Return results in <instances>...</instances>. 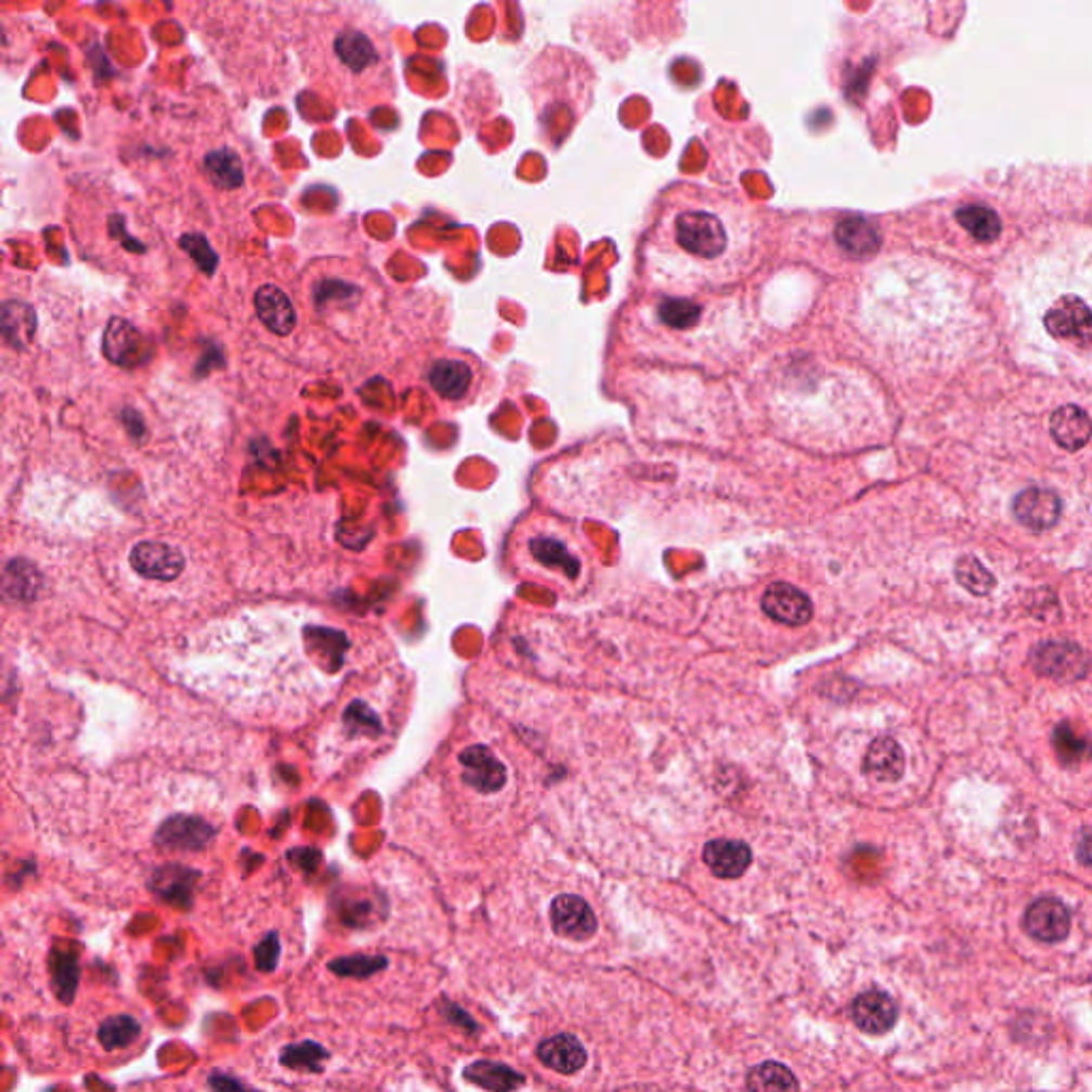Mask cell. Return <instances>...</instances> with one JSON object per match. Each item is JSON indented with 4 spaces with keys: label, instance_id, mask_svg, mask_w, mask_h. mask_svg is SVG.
<instances>
[{
    "label": "cell",
    "instance_id": "4fadbf2b",
    "mask_svg": "<svg viewBox=\"0 0 1092 1092\" xmlns=\"http://www.w3.org/2000/svg\"><path fill=\"white\" fill-rule=\"evenodd\" d=\"M255 306H257V314H259L261 323L275 336H288L295 329V323H297L295 308H292L290 299L284 295V290H280L277 286H272V284L261 286L257 290Z\"/></svg>",
    "mask_w": 1092,
    "mask_h": 1092
},
{
    "label": "cell",
    "instance_id": "30bf717a",
    "mask_svg": "<svg viewBox=\"0 0 1092 1092\" xmlns=\"http://www.w3.org/2000/svg\"><path fill=\"white\" fill-rule=\"evenodd\" d=\"M851 1018L862 1032L884 1035L898 1020V1010L889 994L882 990H869L856 997Z\"/></svg>",
    "mask_w": 1092,
    "mask_h": 1092
},
{
    "label": "cell",
    "instance_id": "d4e9b609",
    "mask_svg": "<svg viewBox=\"0 0 1092 1092\" xmlns=\"http://www.w3.org/2000/svg\"><path fill=\"white\" fill-rule=\"evenodd\" d=\"M748 1091L750 1092H798V1080L796 1076L781 1063H762L753 1067L748 1076Z\"/></svg>",
    "mask_w": 1092,
    "mask_h": 1092
},
{
    "label": "cell",
    "instance_id": "6da1fadb",
    "mask_svg": "<svg viewBox=\"0 0 1092 1092\" xmlns=\"http://www.w3.org/2000/svg\"><path fill=\"white\" fill-rule=\"evenodd\" d=\"M1024 325L1092 374V237H1056L1018 263Z\"/></svg>",
    "mask_w": 1092,
    "mask_h": 1092
},
{
    "label": "cell",
    "instance_id": "f546056e",
    "mask_svg": "<svg viewBox=\"0 0 1092 1092\" xmlns=\"http://www.w3.org/2000/svg\"><path fill=\"white\" fill-rule=\"evenodd\" d=\"M389 966V958L385 954H350L338 955L327 962V968L338 977L350 979H367Z\"/></svg>",
    "mask_w": 1092,
    "mask_h": 1092
},
{
    "label": "cell",
    "instance_id": "4dcf8cb0",
    "mask_svg": "<svg viewBox=\"0 0 1092 1092\" xmlns=\"http://www.w3.org/2000/svg\"><path fill=\"white\" fill-rule=\"evenodd\" d=\"M954 572L960 587H964L973 596H988L997 585L992 572L973 555L960 557L955 561Z\"/></svg>",
    "mask_w": 1092,
    "mask_h": 1092
},
{
    "label": "cell",
    "instance_id": "cb8c5ba5",
    "mask_svg": "<svg viewBox=\"0 0 1092 1092\" xmlns=\"http://www.w3.org/2000/svg\"><path fill=\"white\" fill-rule=\"evenodd\" d=\"M334 52H336L341 65L354 70V73L363 70L378 61L376 48L369 41V37H365L363 32H354V30H346V32L338 35Z\"/></svg>",
    "mask_w": 1092,
    "mask_h": 1092
},
{
    "label": "cell",
    "instance_id": "836d02e7",
    "mask_svg": "<svg viewBox=\"0 0 1092 1092\" xmlns=\"http://www.w3.org/2000/svg\"><path fill=\"white\" fill-rule=\"evenodd\" d=\"M282 946H280V935L273 931L268 933L257 946H255V964L261 973H273L280 964Z\"/></svg>",
    "mask_w": 1092,
    "mask_h": 1092
},
{
    "label": "cell",
    "instance_id": "4316f807",
    "mask_svg": "<svg viewBox=\"0 0 1092 1092\" xmlns=\"http://www.w3.org/2000/svg\"><path fill=\"white\" fill-rule=\"evenodd\" d=\"M1052 748L1061 764L1065 766H1076L1092 757V743L1080 734L1071 724H1061L1056 726L1052 734Z\"/></svg>",
    "mask_w": 1092,
    "mask_h": 1092
},
{
    "label": "cell",
    "instance_id": "9a60e30c",
    "mask_svg": "<svg viewBox=\"0 0 1092 1092\" xmlns=\"http://www.w3.org/2000/svg\"><path fill=\"white\" fill-rule=\"evenodd\" d=\"M1052 438L1065 451H1080L1092 438L1091 416L1078 406H1063L1052 414Z\"/></svg>",
    "mask_w": 1092,
    "mask_h": 1092
},
{
    "label": "cell",
    "instance_id": "2e32d148",
    "mask_svg": "<svg viewBox=\"0 0 1092 1092\" xmlns=\"http://www.w3.org/2000/svg\"><path fill=\"white\" fill-rule=\"evenodd\" d=\"M834 237L841 250L854 259L873 257L882 244L877 226L864 218H845L838 222Z\"/></svg>",
    "mask_w": 1092,
    "mask_h": 1092
},
{
    "label": "cell",
    "instance_id": "d6a6232c",
    "mask_svg": "<svg viewBox=\"0 0 1092 1092\" xmlns=\"http://www.w3.org/2000/svg\"><path fill=\"white\" fill-rule=\"evenodd\" d=\"M530 548L534 557L545 563L548 568H561L568 576H576L578 572V561L572 559V555L566 550V546L550 538H534L530 543Z\"/></svg>",
    "mask_w": 1092,
    "mask_h": 1092
},
{
    "label": "cell",
    "instance_id": "ba28073f",
    "mask_svg": "<svg viewBox=\"0 0 1092 1092\" xmlns=\"http://www.w3.org/2000/svg\"><path fill=\"white\" fill-rule=\"evenodd\" d=\"M1014 515L1026 528L1043 532V530H1050V528H1054L1058 523V519H1061V499L1050 489L1030 486V489H1024L1023 493L1016 495V499H1014Z\"/></svg>",
    "mask_w": 1092,
    "mask_h": 1092
},
{
    "label": "cell",
    "instance_id": "5b68a950",
    "mask_svg": "<svg viewBox=\"0 0 1092 1092\" xmlns=\"http://www.w3.org/2000/svg\"><path fill=\"white\" fill-rule=\"evenodd\" d=\"M1069 909L1052 896L1037 898L1024 913V931L1043 944H1058L1069 935Z\"/></svg>",
    "mask_w": 1092,
    "mask_h": 1092
},
{
    "label": "cell",
    "instance_id": "d6986e66",
    "mask_svg": "<svg viewBox=\"0 0 1092 1092\" xmlns=\"http://www.w3.org/2000/svg\"><path fill=\"white\" fill-rule=\"evenodd\" d=\"M197 877L199 875L193 873L191 869L165 867V869L156 871V875L150 882V887L162 900H167V902H171L176 907L188 909L191 902H193V886H195Z\"/></svg>",
    "mask_w": 1092,
    "mask_h": 1092
},
{
    "label": "cell",
    "instance_id": "5bb4252c",
    "mask_svg": "<svg viewBox=\"0 0 1092 1092\" xmlns=\"http://www.w3.org/2000/svg\"><path fill=\"white\" fill-rule=\"evenodd\" d=\"M429 382L440 398L457 402L472 389L474 372L466 361L440 359L429 369Z\"/></svg>",
    "mask_w": 1092,
    "mask_h": 1092
},
{
    "label": "cell",
    "instance_id": "484cf974",
    "mask_svg": "<svg viewBox=\"0 0 1092 1092\" xmlns=\"http://www.w3.org/2000/svg\"><path fill=\"white\" fill-rule=\"evenodd\" d=\"M205 171L220 188L233 191L244 184L242 160L233 150H216L205 156Z\"/></svg>",
    "mask_w": 1092,
    "mask_h": 1092
},
{
    "label": "cell",
    "instance_id": "603a6c76",
    "mask_svg": "<svg viewBox=\"0 0 1092 1092\" xmlns=\"http://www.w3.org/2000/svg\"><path fill=\"white\" fill-rule=\"evenodd\" d=\"M329 1050L325 1045H321L318 1041H312V1039H303L299 1043H288L280 1050V1065L286 1067V1069H292V1071H312V1074H321L323 1071V1065L325 1061L329 1058Z\"/></svg>",
    "mask_w": 1092,
    "mask_h": 1092
},
{
    "label": "cell",
    "instance_id": "e575fe53",
    "mask_svg": "<svg viewBox=\"0 0 1092 1092\" xmlns=\"http://www.w3.org/2000/svg\"><path fill=\"white\" fill-rule=\"evenodd\" d=\"M182 246H184V250H188V255H191V257L199 263V268H202V270L209 273L216 270L218 259H216V255L211 252V248H209V244L205 242L204 237H199V235H188V237H184V239H182Z\"/></svg>",
    "mask_w": 1092,
    "mask_h": 1092
},
{
    "label": "cell",
    "instance_id": "e0dca14e",
    "mask_svg": "<svg viewBox=\"0 0 1092 1092\" xmlns=\"http://www.w3.org/2000/svg\"><path fill=\"white\" fill-rule=\"evenodd\" d=\"M464 1078L486 1092H517L523 1084V1074L495 1061H477L464 1069Z\"/></svg>",
    "mask_w": 1092,
    "mask_h": 1092
},
{
    "label": "cell",
    "instance_id": "277c9868",
    "mask_svg": "<svg viewBox=\"0 0 1092 1092\" xmlns=\"http://www.w3.org/2000/svg\"><path fill=\"white\" fill-rule=\"evenodd\" d=\"M550 926L563 939L587 941L596 935L598 920L585 898L561 894L550 905Z\"/></svg>",
    "mask_w": 1092,
    "mask_h": 1092
},
{
    "label": "cell",
    "instance_id": "1f68e13d",
    "mask_svg": "<svg viewBox=\"0 0 1092 1092\" xmlns=\"http://www.w3.org/2000/svg\"><path fill=\"white\" fill-rule=\"evenodd\" d=\"M658 314H660V321L666 327L689 329V327H693L700 321V306L693 303V301H689V299L671 297V299H664L658 306Z\"/></svg>",
    "mask_w": 1092,
    "mask_h": 1092
},
{
    "label": "cell",
    "instance_id": "8992f818",
    "mask_svg": "<svg viewBox=\"0 0 1092 1092\" xmlns=\"http://www.w3.org/2000/svg\"><path fill=\"white\" fill-rule=\"evenodd\" d=\"M762 611L783 625H805L814 616L811 600L790 583H772L762 596Z\"/></svg>",
    "mask_w": 1092,
    "mask_h": 1092
},
{
    "label": "cell",
    "instance_id": "74e56055",
    "mask_svg": "<svg viewBox=\"0 0 1092 1092\" xmlns=\"http://www.w3.org/2000/svg\"><path fill=\"white\" fill-rule=\"evenodd\" d=\"M1078 860L1092 869V832H1089L1087 836H1082V841L1078 843Z\"/></svg>",
    "mask_w": 1092,
    "mask_h": 1092
},
{
    "label": "cell",
    "instance_id": "7c38bea8",
    "mask_svg": "<svg viewBox=\"0 0 1092 1092\" xmlns=\"http://www.w3.org/2000/svg\"><path fill=\"white\" fill-rule=\"evenodd\" d=\"M541 1063L563 1076L578 1074L587 1063V1052L574 1035H555L545 1039L536 1050Z\"/></svg>",
    "mask_w": 1092,
    "mask_h": 1092
},
{
    "label": "cell",
    "instance_id": "8fae6325",
    "mask_svg": "<svg viewBox=\"0 0 1092 1092\" xmlns=\"http://www.w3.org/2000/svg\"><path fill=\"white\" fill-rule=\"evenodd\" d=\"M704 864L719 880H739L750 869L751 849L741 841L715 838L702 851Z\"/></svg>",
    "mask_w": 1092,
    "mask_h": 1092
},
{
    "label": "cell",
    "instance_id": "7402d4cb",
    "mask_svg": "<svg viewBox=\"0 0 1092 1092\" xmlns=\"http://www.w3.org/2000/svg\"><path fill=\"white\" fill-rule=\"evenodd\" d=\"M141 346H143V338L131 323L112 321V325L105 332V340H103V350L109 361L120 363V365H133L139 356Z\"/></svg>",
    "mask_w": 1092,
    "mask_h": 1092
},
{
    "label": "cell",
    "instance_id": "8d00e7d4",
    "mask_svg": "<svg viewBox=\"0 0 1092 1092\" xmlns=\"http://www.w3.org/2000/svg\"><path fill=\"white\" fill-rule=\"evenodd\" d=\"M440 1012H442V1016H444L448 1023L455 1024V1026H464L466 1030H472V1032L477 1030V1024H474V1020H472V1018H470V1016H468L461 1007L451 1005V1003H446V1001H444V1005L440 1007Z\"/></svg>",
    "mask_w": 1092,
    "mask_h": 1092
},
{
    "label": "cell",
    "instance_id": "ffe728a7",
    "mask_svg": "<svg viewBox=\"0 0 1092 1092\" xmlns=\"http://www.w3.org/2000/svg\"><path fill=\"white\" fill-rule=\"evenodd\" d=\"M864 772L877 781H898L905 772V753L900 745L889 737L873 741L864 757Z\"/></svg>",
    "mask_w": 1092,
    "mask_h": 1092
},
{
    "label": "cell",
    "instance_id": "3957f363",
    "mask_svg": "<svg viewBox=\"0 0 1092 1092\" xmlns=\"http://www.w3.org/2000/svg\"><path fill=\"white\" fill-rule=\"evenodd\" d=\"M1032 666L1041 677L1061 682L1084 679L1091 671V660L1082 647L1067 640H1048L1032 651Z\"/></svg>",
    "mask_w": 1092,
    "mask_h": 1092
},
{
    "label": "cell",
    "instance_id": "9c48e42d",
    "mask_svg": "<svg viewBox=\"0 0 1092 1092\" xmlns=\"http://www.w3.org/2000/svg\"><path fill=\"white\" fill-rule=\"evenodd\" d=\"M464 766V781L482 794H493L502 790L506 781L504 764L493 755V751L474 745L459 755Z\"/></svg>",
    "mask_w": 1092,
    "mask_h": 1092
},
{
    "label": "cell",
    "instance_id": "ac0fdd59",
    "mask_svg": "<svg viewBox=\"0 0 1092 1092\" xmlns=\"http://www.w3.org/2000/svg\"><path fill=\"white\" fill-rule=\"evenodd\" d=\"M48 964H50V981H52V988H54L58 1001L70 1005L75 1001L79 977H81L79 975V955L73 948L56 946L50 950Z\"/></svg>",
    "mask_w": 1092,
    "mask_h": 1092
},
{
    "label": "cell",
    "instance_id": "7a4b0ae2",
    "mask_svg": "<svg viewBox=\"0 0 1092 1092\" xmlns=\"http://www.w3.org/2000/svg\"><path fill=\"white\" fill-rule=\"evenodd\" d=\"M675 237L682 250L696 259H717L726 252V224L711 211L689 209L675 220Z\"/></svg>",
    "mask_w": 1092,
    "mask_h": 1092
},
{
    "label": "cell",
    "instance_id": "d590c367",
    "mask_svg": "<svg viewBox=\"0 0 1092 1092\" xmlns=\"http://www.w3.org/2000/svg\"><path fill=\"white\" fill-rule=\"evenodd\" d=\"M207 1087L211 1092H263L257 1091V1089H250L246 1082H242L239 1078H235L233 1074H226V1071H218L213 1069L209 1076H207Z\"/></svg>",
    "mask_w": 1092,
    "mask_h": 1092
},
{
    "label": "cell",
    "instance_id": "44dd1931",
    "mask_svg": "<svg viewBox=\"0 0 1092 1092\" xmlns=\"http://www.w3.org/2000/svg\"><path fill=\"white\" fill-rule=\"evenodd\" d=\"M213 830L199 819H171L158 832V843L173 849H202Z\"/></svg>",
    "mask_w": 1092,
    "mask_h": 1092
},
{
    "label": "cell",
    "instance_id": "f1b7e54d",
    "mask_svg": "<svg viewBox=\"0 0 1092 1092\" xmlns=\"http://www.w3.org/2000/svg\"><path fill=\"white\" fill-rule=\"evenodd\" d=\"M139 1037H141V1024L129 1014H118V1016L105 1018L96 1030V1039L107 1052L129 1048L135 1043Z\"/></svg>",
    "mask_w": 1092,
    "mask_h": 1092
},
{
    "label": "cell",
    "instance_id": "52a82bcc",
    "mask_svg": "<svg viewBox=\"0 0 1092 1092\" xmlns=\"http://www.w3.org/2000/svg\"><path fill=\"white\" fill-rule=\"evenodd\" d=\"M131 566L145 578L171 581L180 576L186 566L184 555L176 546L165 543H139L131 552Z\"/></svg>",
    "mask_w": 1092,
    "mask_h": 1092
},
{
    "label": "cell",
    "instance_id": "83f0119b",
    "mask_svg": "<svg viewBox=\"0 0 1092 1092\" xmlns=\"http://www.w3.org/2000/svg\"><path fill=\"white\" fill-rule=\"evenodd\" d=\"M955 218L977 242H992L1001 233L999 216L986 205H964L955 211Z\"/></svg>",
    "mask_w": 1092,
    "mask_h": 1092
}]
</instances>
